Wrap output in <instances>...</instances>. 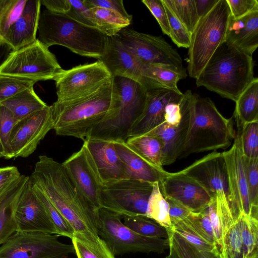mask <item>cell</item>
<instances>
[{
	"mask_svg": "<svg viewBox=\"0 0 258 258\" xmlns=\"http://www.w3.org/2000/svg\"><path fill=\"white\" fill-rule=\"evenodd\" d=\"M102 61L113 77L128 78L140 83L146 65L126 49L114 36L107 37Z\"/></svg>",
	"mask_w": 258,
	"mask_h": 258,
	"instance_id": "cell-22",
	"label": "cell"
},
{
	"mask_svg": "<svg viewBox=\"0 0 258 258\" xmlns=\"http://www.w3.org/2000/svg\"><path fill=\"white\" fill-rule=\"evenodd\" d=\"M92 7H100L114 11L125 19L132 21V15L125 10L122 0H87Z\"/></svg>",
	"mask_w": 258,
	"mask_h": 258,
	"instance_id": "cell-53",
	"label": "cell"
},
{
	"mask_svg": "<svg viewBox=\"0 0 258 258\" xmlns=\"http://www.w3.org/2000/svg\"><path fill=\"white\" fill-rule=\"evenodd\" d=\"M15 219L17 231L58 235L43 204L35 193L29 178L18 199Z\"/></svg>",
	"mask_w": 258,
	"mask_h": 258,
	"instance_id": "cell-16",
	"label": "cell"
},
{
	"mask_svg": "<svg viewBox=\"0 0 258 258\" xmlns=\"http://www.w3.org/2000/svg\"><path fill=\"white\" fill-rule=\"evenodd\" d=\"M153 187V183L133 179L103 185L100 191L101 207L121 216L146 217Z\"/></svg>",
	"mask_w": 258,
	"mask_h": 258,
	"instance_id": "cell-12",
	"label": "cell"
},
{
	"mask_svg": "<svg viewBox=\"0 0 258 258\" xmlns=\"http://www.w3.org/2000/svg\"><path fill=\"white\" fill-rule=\"evenodd\" d=\"M195 251L197 258H220L219 253L215 251L197 250L195 248Z\"/></svg>",
	"mask_w": 258,
	"mask_h": 258,
	"instance_id": "cell-58",
	"label": "cell"
},
{
	"mask_svg": "<svg viewBox=\"0 0 258 258\" xmlns=\"http://www.w3.org/2000/svg\"><path fill=\"white\" fill-rule=\"evenodd\" d=\"M53 126L48 105L17 121L10 136L13 158H25L32 154Z\"/></svg>",
	"mask_w": 258,
	"mask_h": 258,
	"instance_id": "cell-15",
	"label": "cell"
},
{
	"mask_svg": "<svg viewBox=\"0 0 258 258\" xmlns=\"http://www.w3.org/2000/svg\"><path fill=\"white\" fill-rule=\"evenodd\" d=\"M230 17L226 0H219L214 8L201 18L191 34L188 51L187 71L197 79L217 48L225 41Z\"/></svg>",
	"mask_w": 258,
	"mask_h": 258,
	"instance_id": "cell-7",
	"label": "cell"
},
{
	"mask_svg": "<svg viewBox=\"0 0 258 258\" xmlns=\"http://www.w3.org/2000/svg\"><path fill=\"white\" fill-rule=\"evenodd\" d=\"M254 66L252 56L225 41L217 48L196 79V85L236 102L254 80Z\"/></svg>",
	"mask_w": 258,
	"mask_h": 258,
	"instance_id": "cell-3",
	"label": "cell"
},
{
	"mask_svg": "<svg viewBox=\"0 0 258 258\" xmlns=\"http://www.w3.org/2000/svg\"><path fill=\"white\" fill-rule=\"evenodd\" d=\"M182 94L164 88L147 90L144 111L132 126L127 138L146 134L164 122V114L166 104Z\"/></svg>",
	"mask_w": 258,
	"mask_h": 258,
	"instance_id": "cell-23",
	"label": "cell"
},
{
	"mask_svg": "<svg viewBox=\"0 0 258 258\" xmlns=\"http://www.w3.org/2000/svg\"><path fill=\"white\" fill-rule=\"evenodd\" d=\"M29 178V176L21 175L0 195V245L17 231L15 211Z\"/></svg>",
	"mask_w": 258,
	"mask_h": 258,
	"instance_id": "cell-28",
	"label": "cell"
},
{
	"mask_svg": "<svg viewBox=\"0 0 258 258\" xmlns=\"http://www.w3.org/2000/svg\"><path fill=\"white\" fill-rule=\"evenodd\" d=\"M182 222L202 239L217 247L208 207L198 212H191L188 217Z\"/></svg>",
	"mask_w": 258,
	"mask_h": 258,
	"instance_id": "cell-40",
	"label": "cell"
},
{
	"mask_svg": "<svg viewBox=\"0 0 258 258\" xmlns=\"http://www.w3.org/2000/svg\"><path fill=\"white\" fill-rule=\"evenodd\" d=\"M71 239L77 258H115L100 238L90 239L74 234Z\"/></svg>",
	"mask_w": 258,
	"mask_h": 258,
	"instance_id": "cell-35",
	"label": "cell"
},
{
	"mask_svg": "<svg viewBox=\"0 0 258 258\" xmlns=\"http://www.w3.org/2000/svg\"><path fill=\"white\" fill-rule=\"evenodd\" d=\"M12 113L16 122L48 105L35 92L33 87L2 102Z\"/></svg>",
	"mask_w": 258,
	"mask_h": 258,
	"instance_id": "cell-31",
	"label": "cell"
},
{
	"mask_svg": "<svg viewBox=\"0 0 258 258\" xmlns=\"http://www.w3.org/2000/svg\"><path fill=\"white\" fill-rule=\"evenodd\" d=\"M3 157V156H2L1 155H0V158H1V157Z\"/></svg>",
	"mask_w": 258,
	"mask_h": 258,
	"instance_id": "cell-62",
	"label": "cell"
},
{
	"mask_svg": "<svg viewBox=\"0 0 258 258\" xmlns=\"http://www.w3.org/2000/svg\"><path fill=\"white\" fill-rule=\"evenodd\" d=\"M142 2L147 7L158 22L162 32L169 36V26L167 14L162 0H143Z\"/></svg>",
	"mask_w": 258,
	"mask_h": 258,
	"instance_id": "cell-49",
	"label": "cell"
},
{
	"mask_svg": "<svg viewBox=\"0 0 258 258\" xmlns=\"http://www.w3.org/2000/svg\"><path fill=\"white\" fill-rule=\"evenodd\" d=\"M97 214L98 235L114 256L130 252L160 254L169 248L168 238L141 235L124 225L118 213L101 208Z\"/></svg>",
	"mask_w": 258,
	"mask_h": 258,
	"instance_id": "cell-8",
	"label": "cell"
},
{
	"mask_svg": "<svg viewBox=\"0 0 258 258\" xmlns=\"http://www.w3.org/2000/svg\"><path fill=\"white\" fill-rule=\"evenodd\" d=\"M219 0H194L198 16L200 19L206 15Z\"/></svg>",
	"mask_w": 258,
	"mask_h": 258,
	"instance_id": "cell-57",
	"label": "cell"
},
{
	"mask_svg": "<svg viewBox=\"0 0 258 258\" xmlns=\"http://www.w3.org/2000/svg\"><path fill=\"white\" fill-rule=\"evenodd\" d=\"M234 116L238 129L247 123L258 121V79L254 80L240 95Z\"/></svg>",
	"mask_w": 258,
	"mask_h": 258,
	"instance_id": "cell-30",
	"label": "cell"
},
{
	"mask_svg": "<svg viewBox=\"0 0 258 258\" xmlns=\"http://www.w3.org/2000/svg\"><path fill=\"white\" fill-rule=\"evenodd\" d=\"M62 164L91 205L97 210L101 208L100 191L103 184L86 145L83 144L78 151Z\"/></svg>",
	"mask_w": 258,
	"mask_h": 258,
	"instance_id": "cell-19",
	"label": "cell"
},
{
	"mask_svg": "<svg viewBox=\"0 0 258 258\" xmlns=\"http://www.w3.org/2000/svg\"><path fill=\"white\" fill-rule=\"evenodd\" d=\"M192 94L189 90L183 93L182 116L178 125L171 126L164 122L146 134L157 137L161 141L163 144V166L174 163L181 154L189 125L190 103Z\"/></svg>",
	"mask_w": 258,
	"mask_h": 258,
	"instance_id": "cell-20",
	"label": "cell"
},
{
	"mask_svg": "<svg viewBox=\"0 0 258 258\" xmlns=\"http://www.w3.org/2000/svg\"><path fill=\"white\" fill-rule=\"evenodd\" d=\"M164 5L169 26V36L178 47L188 48L190 43L191 34L164 4Z\"/></svg>",
	"mask_w": 258,
	"mask_h": 258,
	"instance_id": "cell-46",
	"label": "cell"
},
{
	"mask_svg": "<svg viewBox=\"0 0 258 258\" xmlns=\"http://www.w3.org/2000/svg\"><path fill=\"white\" fill-rule=\"evenodd\" d=\"M183 93L170 100L166 105L164 110V122L171 126H176L182 116L181 101Z\"/></svg>",
	"mask_w": 258,
	"mask_h": 258,
	"instance_id": "cell-52",
	"label": "cell"
},
{
	"mask_svg": "<svg viewBox=\"0 0 258 258\" xmlns=\"http://www.w3.org/2000/svg\"><path fill=\"white\" fill-rule=\"evenodd\" d=\"M62 70L55 55L37 39L30 45L12 51L0 67V75L38 81L54 80Z\"/></svg>",
	"mask_w": 258,
	"mask_h": 258,
	"instance_id": "cell-9",
	"label": "cell"
},
{
	"mask_svg": "<svg viewBox=\"0 0 258 258\" xmlns=\"http://www.w3.org/2000/svg\"><path fill=\"white\" fill-rule=\"evenodd\" d=\"M27 0H0V45H8L10 28L20 16Z\"/></svg>",
	"mask_w": 258,
	"mask_h": 258,
	"instance_id": "cell-37",
	"label": "cell"
},
{
	"mask_svg": "<svg viewBox=\"0 0 258 258\" xmlns=\"http://www.w3.org/2000/svg\"><path fill=\"white\" fill-rule=\"evenodd\" d=\"M122 219L124 225L141 235L152 238H168L166 228L145 216L123 215Z\"/></svg>",
	"mask_w": 258,
	"mask_h": 258,
	"instance_id": "cell-38",
	"label": "cell"
},
{
	"mask_svg": "<svg viewBox=\"0 0 258 258\" xmlns=\"http://www.w3.org/2000/svg\"><path fill=\"white\" fill-rule=\"evenodd\" d=\"M160 191L193 212L206 208L212 199L207 190L197 181L179 171L169 173L159 182Z\"/></svg>",
	"mask_w": 258,
	"mask_h": 258,
	"instance_id": "cell-17",
	"label": "cell"
},
{
	"mask_svg": "<svg viewBox=\"0 0 258 258\" xmlns=\"http://www.w3.org/2000/svg\"><path fill=\"white\" fill-rule=\"evenodd\" d=\"M0 155H1L3 157L4 156V150H3V146L2 145L1 141H0Z\"/></svg>",
	"mask_w": 258,
	"mask_h": 258,
	"instance_id": "cell-61",
	"label": "cell"
},
{
	"mask_svg": "<svg viewBox=\"0 0 258 258\" xmlns=\"http://www.w3.org/2000/svg\"><path fill=\"white\" fill-rule=\"evenodd\" d=\"M37 82L35 79L0 75V103L33 87Z\"/></svg>",
	"mask_w": 258,
	"mask_h": 258,
	"instance_id": "cell-41",
	"label": "cell"
},
{
	"mask_svg": "<svg viewBox=\"0 0 258 258\" xmlns=\"http://www.w3.org/2000/svg\"><path fill=\"white\" fill-rule=\"evenodd\" d=\"M233 19L242 17L249 13L258 10L257 0H226Z\"/></svg>",
	"mask_w": 258,
	"mask_h": 258,
	"instance_id": "cell-51",
	"label": "cell"
},
{
	"mask_svg": "<svg viewBox=\"0 0 258 258\" xmlns=\"http://www.w3.org/2000/svg\"><path fill=\"white\" fill-rule=\"evenodd\" d=\"M69 1L70 9L66 14L81 23L93 27L88 16V10L93 7L87 2V0Z\"/></svg>",
	"mask_w": 258,
	"mask_h": 258,
	"instance_id": "cell-50",
	"label": "cell"
},
{
	"mask_svg": "<svg viewBox=\"0 0 258 258\" xmlns=\"http://www.w3.org/2000/svg\"><path fill=\"white\" fill-rule=\"evenodd\" d=\"M21 175L16 166L0 167V195Z\"/></svg>",
	"mask_w": 258,
	"mask_h": 258,
	"instance_id": "cell-55",
	"label": "cell"
},
{
	"mask_svg": "<svg viewBox=\"0 0 258 258\" xmlns=\"http://www.w3.org/2000/svg\"><path fill=\"white\" fill-rule=\"evenodd\" d=\"M84 144L103 185L128 179L125 166L115 149L114 142L88 139Z\"/></svg>",
	"mask_w": 258,
	"mask_h": 258,
	"instance_id": "cell-21",
	"label": "cell"
},
{
	"mask_svg": "<svg viewBox=\"0 0 258 258\" xmlns=\"http://www.w3.org/2000/svg\"><path fill=\"white\" fill-rule=\"evenodd\" d=\"M59 236L17 231L0 246V258H66L75 253L73 245L60 242Z\"/></svg>",
	"mask_w": 258,
	"mask_h": 258,
	"instance_id": "cell-11",
	"label": "cell"
},
{
	"mask_svg": "<svg viewBox=\"0 0 258 258\" xmlns=\"http://www.w3.org/2000/svg\"><path fill=\"white\" fill-rule=\"evenodd\" d=\"M222 153L228 176L229 202L234 216L238 219L244 214L258 219L253 214L250 203L243 156L238 134L236 135L231 148Z\"/></svg>",
	"mask_w": 258,
	"mask_h": 258,
	"instance_id": "cell-14",
	"label": "cell"
},
{
	"mask_svg": "<svg viewBox=\"0 0 258 258\" xmlns=\"http://www.w3.org/2000/svg\"><path fill=\"white\" fill-rule=\"evenodd\" d=\"M41 5L51 13L58 14H66L70 9L69 0H40Z\"/></svg>",
	"mask_w": 258,
	"mask_h": 258,
	"instance_id": "cell-56",
	"label": "cell"
},
{
	"mask_svg": "<svg viewBox=\"0 0 258 258\" xmlns=\"http://www.w3.org/2000/svg\"><path fill=\"white\" fill-rule=\"evenodd\" d=\"M225 41L252 56L258 46V10L238 19L230 17Z\"/></svg>",
	"mask_w": 258,
	"mask_h": 258,
	"instance_id": "cell-25",
	"label": "cell"
},
{
	"mask_svg": "<svg viewBox=\"0 0 258 258\" xmlns=\"http://www.w3.org/2000/svg\"><path fill=\"white\" fill-rule=\"evenodd\" d=\"M125 143L130 148L146 161L159 169H163L162 165L163 144L159 138L144 134L128 137Z\"/></svg>",
	"mask_w": 258,
	"mask_h": 258,
	"instance_id": "cell-33",
	"label": "cell"
},
{
	"mask_svg": "<svg viewBox=\"0 0 258 258\" xmlns=\"http://www.w3.org/2000/svg\"><path fill=\"white\" fill-rule=\"evenodd\" d=\"M13 51L8 45H0V67Z\"/></svg>",
	"mask_w": 258,
	"mask_h": 258,
	"instance_id": "cell-59",
	"label": "cell"
},
{
	"mask_svg": "<svg viewBox=\"0 0 258 258\" xmlns=\"http://www.w3.org/2000/svg\"><path fill=\"white\" fill-rule=\"evenodd\" d=\"M238 134L243 156L258 158V121L247 123L239 128Z\"/></svg>",
	"mask_w": 258,
	"mask_h": 258,
	"instance_id": "cell-43",
	"label": "cell"
},
{
	"mask_svg": "<svg viewBox=\"0 0 258 258\" xmlns=\"http://www.w3.org/2000/svg\"><path fill=\"white\" fill-rule=\"evenodd\" d=\"M29 178L70 224L75 234L90 239L100 237L97 231L98 210L82 193L62 163L46 155L39 156Z\"/></svg>",
	"mask_w": 258,
	"mask_h": 258,
	"instance_id": "cell-1",
	"label": "cell"
},
{
	"mask_svg": "<svg viewBox=\"0 0 258 258\" xmlns=\"http://www.w3.org/2000/svg\"><path fill=\"white\" fill-rule=\"evenodd\" d=\"M117 100L112 109L89 133L86 139L125 142L134 122L145 108L147 90L140 83L115 77Z\"/></svg>",
	"mask_w": 258,
	"mask_h": 258,
	"instance_id": "cell-6",
	"label": "cell"
},
{
	"mask_svg": "<svg viewBox=\"0 0 258 258\" xmlns=\"http://www.w3.org/2000/svg\"><path fill=\"white\" fill-rule=\"evenodd\" d=\"M172 230L183 238L197 250L215 251L219 253L215 245L202 239L182 221L173 225Z\"/></svg>",
	"mask_w": 258,
	"mask_h": 258,
	"instance_id": "cell-47",
	"label": "cell"
},
{
	"mask_svg": "<svg viewBox=\"0 0 258 258\" xmlns=\"http://www.w3.org/2000/svg\"><path fill=\"white\" fill-rule=\"evenodd\" d=\"M162 2L191 34L200 20L194 0H162Z\"/></svg>",
	"mask_w": 258,
	"mask_h": 258,
	"instance_id": "cell-39",
	"label": "cell"
},
{
	"mask_svg": "<svg viewBox=\"0 0 258 258\" xmlns=\"http://www.w3.org/2000/svg\"><path fill=\"white\" fill-rule=\"evenodd\" d=\"M168 204L172 226L186 219L191 212L186 207L169 198H164Z\"/></svg>",
	"mask_w": 258,
	"mask_h": 258,
	"instance_id": "cell-54",
	"label": "cell"
},
{
	"mask_svg": "<svg viewBox=\"0 0 258 258\" xmlns=\"http://www.w3.org/2000/svg\"><path fill=\"white\" fill-rule=\"evenodd\" d=\"M41 5L40 0H27L22 13L10 30L8 45L13 51L30 45L37 40Z\"/></svg>",
	"mask_w": 258,
	"mask_h": 258,
	"instance_id": "cell-26",
	"label": "cell"
},
{
	"mask_svg": "<svg viewBox=\"0 0 258 258\" xmlns=\"http://www.w3.org/2000/svg\"><path fill=\"white\" fill-rule=\"evenodd\" d=\"M93 26L107 37H113L131 22L117 12L107 9L93 7L88 12Z\"/></svg>",
	"mask_w": 258,
	"mask_h": 258,
	"instance_id": "cell-32",
	"label": "cell"
},
{
	"mask_svg": "<svg viewBox=\"0 0 258 258\" xmlns=\"http://www.w3.org/2000/svg\"><path fill=\"white\" fill-rule=\"evenodd\" d=\"M38 30V39L48 48L61 45L80 55L98 60L105 51L107 36L66 14L43 10L40 14Z\"/></svg>",
	"mask_w": 258,
	"mask_h": 258,
	"instance_id": "cell-5",
	"label": "cell"
},
{
	"mask_svg": "<svg viewBox=\"0 0 258 258\" xmlns=\"http://www.w3.org/2000/svg\"><path fill=\"white\" fill-rule=\"evenodd\" d=\"M215 199L221 228L222 248L220 258H243L240 218L237 219L234 216L226 197L218 196Z\"/></svg>",
	"mask_w": 258,
	"mask_h": 258,
	"instance_id": "cell-24",
	"label": "cell"
},
{
	"mask_svg": "<svg viewBox=\"0 0 258 258\" xmlns=\"http://www.w3.org/2000/svg\"><path fill=\"white\" fill-rule=\"evenodd\" d=\"M232 118L224 117L208 97L192 93L189 128L180 157L225 149L236 137Z\"/></svg>",
	"mask_w": 258,
	"mask_h": 258,
	"instance_id": "cell-4",
	"label": "cell"
},
{
	"mask_svg": "<svg viewBox=\"0 0 258 258\" xmlns=\"http://www.w3.org/2000/svg\"><path fill=\"white\" fill-rule=\"evenodd\" d=\"M179 172L200 183L212 198L225 195L229 201L228 176L222 153H210Z\"/></svg>",
	"mask_w": 258,
	"mask_h": 258,
	"instance_id": "cell-18",
	"label": "cell"
},
{
	"mask_svg": "<svg viewBox=\"0 0 258 258\" xmlns=\"http://www.w3.org/2000/svg\"><path fill=\"white\" fill-rule=\"evenodd\" d=\"M250 203L254 215L258 217V158L243 156Z\"/></svg>",
	"mask_w": 258,
	"mask_h": 258,
	"instance_id": "cell-44",
	"label": "cell"
},
{
	"mask_svg": "<svg viewBox=\"0 0 258 258\" xmlns=\"http://www.w3.org/2000/svg\"><path fill=\"white\" fill-rule=\"evenodd\" d=\"M32 186L35 193L43 204L57 230L58 235L72 239L75 234V231L70 224L39 189L33 184Z\"/></svg>",
	"mask_w": 258,
	"mask_h": 258,
	"instance_id": "cell-42",
	"label": "cell"
},
{
	"mask_svg": "<svg viewBox=\"0 0 258 258\" xmlns=\"http://www.w3.org/2000/svg\"><path fill=\"white\" fill-rule=\"evenodd\" d=\"M114 37L145 65L167 64L185 70L180 55L161 37L126 27Z\"/></svg>",
	"mask_w": 258,
	"mask_h": 258,
	"instance_id": "cell-13",
	"label": "cell"
},
{
	"mask_svg": "<svg viewBox=\"0 0 258 258\" xmlns=\"http://www.w3.org/2000/svg\"><path fill=\"white\" fill-rule=\"evenodd\" d=\"M239 229L243 258H258V219L242 214Z\"/></svg>",
	"mask_w": 258,
	"mask_h": 258,
	"instance_id": "cell-34",
	"label": "cell"
},
{
	"mask_svg": "<svg viewBox=\"0 0 258 258\" xmlns=\"http://www.w3.org/2000/svg\"><path fill=\"white\" fill-rule=\"evenodd\" d=\"M171 246L178 258H197L194 247L172 230L166 229Z\"/></svg>",
	"mask_w": 258,
	"mask_h": 258,
	"instance_id": "cell-48",
	"label": "cell"
},
{
	"mask_svg": "<svg viewBox=\"0 0 258 258\" xmlns=\"http://www.w3.org/2000/svg\"><path fill=\"white\" fill-rule=\"evenodd\" d=\"M146 217L156 222L166 229L172 230L173 228L169 217L168 204L160 191L158 182L153 183Z\"/></svg>",
	"mask_w": 258,
	"mask_h": 258,
	"instance_id": "cell-36",
	"label": "cell"
},
{
	"mask_svg": "<svg viewBox=\"0 0 258 258\" xmlns=\"http://www.w3.org/2000/svg\"><path fill=\"white\" fill-rule=\"evenodd\" d=\"M113 77L100 61L63 70L54 79L58 102H67L88 96L109 83Z\"/></svg>",
	"mask_w": 258,
	"mask_h": 258,
	"instance_id": "cell-10",
	"label": "cell"
},
{
	"mask_svg": "<svg viewBox=\"0 0 258 258\" xmlns=\"http://www.w3.org/2000/svg\"><path fill=\"white\" fill-rule=\"evenodd\" d=\"M115 149L125 166L128 179L151 183L159 182L169 172L152 165L126 145L125 142H114Z\"/></svg>",
	"mask_w": 258,
	"mask_h": 258,
	"instance_id": "cell-27",
	"label": "cell"
},
{
	"mask_svg": "<svg viewBox=\"0 0 258 258\" xmlns=\"http://www.w3.org/2000/svg\"><path fill=\"white\" fill-rule=\"evenodd\" d=\"M164 258H178L172 247L169 245V253Z\"/></svg>",
	"mask_w": 258,
	"mask_h": 258,
	"instance_id": "cell-60",
	"label": "cell"
},
{
	"mask_svg": "<svg viewBox=\"0 0 258 258\" xmlns=\"http://www.w3.org/2000/svg\"><path fill=\"white\" fill-rule=\"evenodd\" d=\"M16 123L11 111L0 104V141L4 150L3 157L7 159L13 158L10 144V136Z\"/></svg>",
	"mask_w": 258,
	"mask_h": 258,
	"instance_id": "cell-45",
	"label": "cell"
},
{
	"mask_svg": "<svg viewBox=\"0 0 258 258\" xmlns=\"http://www.w3.org/2000/svg\"><path fill=\"white\" fill-rule=\"evenodd\" d=\"M185 70L167 64H153L145 66L142 84L147 90L164 88L181 93L177 87L180 79L186 77Z\"/></svg>",
	"mask_w": 258,
	"mask_h": 258,
	"instance_id": "cell-29",
	"label": "cell"
},
{
	"mask_svg": "<svg viewBox=\"0 0 258 258\" xmlns=\"http://www.w3.org/2000/svg\"><path fill=\"white\" fill-rule=\"evenodd\" d=\"M117 90L113 80L98 91L67 102L50 106L53 130L59 136L73 137L84 141L90 131L113 108Z\"/></svg>",
	"mask_w": 258,
	"mask_h": 258,
	"instance_id": "cell-2",
	"label": "cell"
}]
</instances>
